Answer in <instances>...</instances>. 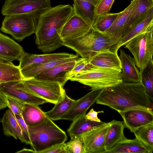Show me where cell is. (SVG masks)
Returning a JSON list of instances; mask_svg holds the SVG:
<instances>
[{
	"instance_id": "6da1fadb",
	"label": "cell",
	"mask_w": 153,
	"mask_h": 153,
	"mask_svg": "<svg viewBox=\"0 0 153 153\" xmlns=\"http://www.w3.org/2000/svg\"><path fill=\"white\" fill-rule=\"evenodd\" d=\"M95 102L118 112L131 109L153 112V100L147 94L141 81L122 82L103 89Z\"/></svg>"
},
{
	"instance_id": "7a4b0ae2",
	"label": "cell",
	"mask_w": 153,
	"mask_h": 153,
	"mask_svg": "<svg viewBox=\"0 0 153 153\" xmlns=\"http://www.w3.org/2000/svg\"><path fill=\"white\" fill-rule=\"evenodd\" d=\"M74 14L71 6L59 5L51 7L41 14L35 33L38 48L44 53H48L63 46L60 36L61 31Z\"/></svg>"
},
{
	"instance_id": "3957f363",
	"label": "cell",
	"mask_w": 153,
	"mask_h": 153,
	"mask_svg": "<svg viewBox=\"0 0 153 153\" xmlns=\"http://www.w3.org/2000/svg\"><path fill=\"white\" fill-rule=\"evenodd\" d=\"M119 39L91 28L78 38L62 41V45L73 50L82 57L89 59L99 52L109 50L117 52Z\"/></svg>"
},
{
	"instance_id": "277c9868",
	"label": "cell",
	"mask_w": 153,
	"mask_h": 153,
	"mask_svg": "<svg viewBox=\"0 0 153 153\" xmlns=\"http://www.w3.org/2000/svg\"><path fill=\"white\" fill-rule=\"evenodd\" d=\"M28 129L29 145L36 153H41L67 140L65 133L47 116L42 123Z\"/></svg>"
},
{
	"instance_id": "5b68a950",
	"label": "cell",
	"mask_w": 153,
	"mask_h": 153,
	"mask_svg": "<svg viewBox=\"0 0 153 153\" xmlns=\"http://www.w3.org/2000/svg\"><path fill=\"white\" fill-rule=\"evenodd\" d=\"M69 80L88 86L91 90L103 89L123 82L121 70L94 66Z\"/></svg>"
},
{
	"instance_id": "8992f818",
	"label": "cell",
	"mask_w": 153,
	"mask_h": 153,
	"mask_svg": "<svg viewBox=\"0 0 153 153\" xmlns=\"http://www.w3.org/2000/svg\"><path fill=\"white\" fill-rule=\"evenodd\" d=\"M42 13L34 12L5 16L0 28L18 41L35 33L36 26Z\"/></svg>"
},
{
	"instance_id": "52a82bcc",
	"label": "cell",
	"mask_w": 153,
	"mask_h": 153,
	"mask_svg": "<svg viewBox=\"0 0 153 153\" xmlns=\"http://www.w3.org/2000/svg\"><path fill=\"white\" fill-rule=\"evenodd\" d=\"M125 45L133 56L141 76L143 69L152 59L153 27L135 36Z\"/></svg>"
},
{
	"instance_id": "ba28073f",
	"label": "cell",
	"mask_w": 153,
	"mask_h": 153,
	"mask_svg": "<svg viewBox=\"0 0 153 153\" xmlns=\"http://www.w3.org/2000/svg\"><path fill=\"white\" fill-rule=\"evenodd\" d=\"M22 82L26 91L54 104L62 98L65 92L63 87L57 82L34 78L23 79Z\"/></svg>"
},
{
	"instance_id": "9c48e42d",
	"label": "cell",
	"mask_w": 153,
	"mask_h": 153,
	"mask_svg": "<svg viewBox=\"0 0 153 153\" xmlns=\"http://www.w3.org/2000/svg\"><path fill=\"white\" fill-rule=\"evenodd\" d=\"M51 7V0H5L1 13L5 16L34 12L42 13Z\"/></svg>"
},
{
	"instance_id": "30bf717a",
	"label": "cell",
	"mask_w": 153,
	"mask_h": 153,
	"mask_svg": "<svg viewBox=\"0 0 153 153\" xmlns=\"http://www.w3.org/2000/svg\"><path fill=\"white\" fill-rule=\"evenodd\" d=\"M111 123H105L80 137L84 144V153H106L105 138Z\"/></svg>"
},
{
	"instance_id": "8fae6325",
	"label": "cell",
	"mask_w": 153,
	"mask_h": 153,
	"mask_svg": "<svg viewBox=\"0 0 153 153\" xmlns=\"http://www.w3.org/2000/svg\"><path fill=\"white\" fill-rule=\"evenodd\" d=\"M0 91L4 95L13 97L25 103L39 105L48 102L46 100L26 91L22 80L1 83Z\"/></svg>"
},
{
	"instance_id": "7c38bea8",
	"label": "cell",
	"mask_w": 153,
	"mask_h": 153,
	"mask_svg": "<svg viewBox=\"0 0 153 153\" xmlns=\"http://www.w3.org/2000/svg\"><path fill=\"white\" fill-rule=\"evenodd\" d=\"M77 57H78L77 55L65 53L35 54L26 53L24 51L18 59L19 62L18 66L21 71L36 65L50 62Z\"/></svg>"
},
{
	"instance_id": "4fadbf2b",
	"label": "cell",
	"mask_w": 153,
	"mask_h": 153,
	"mask_svg": "<svg viewBox=\"0 0 153 153\" xmlns=\"http://www.w3.org/2000/svg\"><path fill=\"white\" fill-rule=\"evenodd\" d=\"M77 59L57 65L41 72L33 78L57 82L63 87L67 81L69 80L70 73L75 66Z\"/></svg>"
},
{
	"instance_id": "5bb4252c",
	"label": "cell",
	"mask_w": 153,
	"mask_h": 153,
	"mask_svg": "<svg viewBox=\"0 0 153 153\" xmlns=\"http://www.w3.org/2000/svg\"><path fill=\"white\" fill-rule=\"evenodd\" d=\"M125 127L131 132L137 128L153 122V112L140 109H131L118 112Z\"/></svg>"
},
{
	"instance_id": "9a60e30c",
	"label": "cell",
	"mask_w": 153,
	"mask_h": 153,
	"mask_svg": "<svg viewBox=\"0 0 153 153\" xmlns=\"http://www.w3.org/2000/svg\"><path fill=\"white\" fill-rule=\"evenodd\" d=\"M91 28L90 25L74 14L63 26L60 36L62 41L76 39L86 34Z\"/></svg>"
},
{
	"instance_id": "2e32d148",
	"label": "cell",
	"mask_w": 153,
	"mask_h": 153,
	"mask_svg": "<svg viewBox=\"0 0 153 153\" xmlns=\"http://www.w3.org/2000/svg\"><path fill=\"white\" fill-rule=\"evenodd\" d=\"M102 90H91L82 97L76 100L71 108L61 119L73 121L79 116L85 115L87 111L96 102Z\"/></svg>"
},
{
	"instance_id": "e0dca14e",
	"label": "cell",
	"mask_w": 153,
	"mask_h": 153,
	"mask_svg": "<svg viewBox=\"0 0 153 153\" xmlns=\"http://www.w3.org/2000/svg\"><path fill=\"white\" fill-rule=\"evenodd\" d=\"M153 27V7L147 12L138 23L128 30L121 37L116 46L118 51L120 48L124 45L135 36Z\"/></svg>"
},
{
	"instance_id": "ac0fdd59",
	"label": "cell",
	"mask_w": 153,
	"mask_h": 153,
	"mask_svg": "<svg viewBox=\"0 0 153 153\" xmlns=\"http://www.w3.org/2000/svg\"><path fill=\"white\" fill-rule=\"evenodd\" d=\"M119 56L121 64L123 82H138L141 81L140 71L137 67L134 58L122 49Z\"/></svg>"
},
{
	"instance_id": "d6986e66",
	"label": "cell",
	"mask_w": 153,
	"mask_h": 153,
	"mask_svg": "<svg viewBox=\"0 0 153 153\" xmlns=\"http://www.w3.org/2000/svg\"><path fill=\"white\" fill-rule=\"evenodd\" d=\"M24 51L21 45L0 32V58L8 62L18 60Z\"/></svg>"
},
{
	"instance_id": "ffe728a7",
	"label": "cell",
	"mask_w": 153,
	"mask_h": 153,
	"mask_svg": "<svg viewBox=\"0 0 153 153\" xmlns=\"http://www.w3.org/2000/svg\"><path fill=\"white\" fill-rule=\"evenodd\" d=\"M88 60L89 64L94 67L121 70L117 53L109 50L100 51Z\"/></svg>"
},
{
	"instance_id": "44dd1931",
	"label": "cell",
	"mask_w": 153,
	"mask_h": 153,
	"mask_svg": "<svg viewBox=\"0 0 153 153\" xmlns=\"http://www.w3.org/2000/svg\"><path fill=\"white\" fill-rule=\"evenodd\" d=\"M137 0H132L129 5L119 14L111 26L105 33L119 39L124 30L136 5Z\"/></svg>"
},
{
	"instance_id": "7402d4cb",
	"label": "cell",
	"mask_w": 153,
	"mask_h": 153,
	"mask_svg": "<svg viewBox=\"0 0 153 153\" xmlns=\"http://www.w3.org/2000/svg\"><path fill=\"white\" fill-rule=\"evenodd\" d=\"M105 123L91 121L87 119L85 115H82L73 121L67 130L68 133L71 138L80 137Z\"/></svg>"
},
{
	"instance_id": "603a6c76",
	"label": "cell",
	"mask_w": 153,
	"mask_h": 153,
	"mask_svg": "<svg viewBox=\"0 0 153 153\" xmlns=\"http://www.w3.org/2000/svg\"><path fill=\"white\" fill-rule=\"evenodd\" d=\"M111 122L105 138L106 153L118 143L127 138L124 133L125 127L123 122L114 120Z\"/></svg>"
},
{
	"instance_id": "cb8c5ba5",
	"label": "cell",
	"mask_w": 153,
	"mask_h": 153,
	"mask_svg": "<svg viewBox=\"0 0 153 153\" xmlns=\"http://www.w3.org/2000/svg\"><path fill=\"white\" fill-rule=\"evenodd\" d=\"M108 153H152L139 140L135 138H126L122 141L107 151Z\"/></svg>"
},
{
	"instance_id": "d4e9b609",
	"label": "cell",
	"mask_w": 153,
	"mask_h": 153,
	"mask_svg": "<svg viewBox=\"0 0 153 153\" xmlns=\"http://www.w3.org/2000/svg\"><path fill=\"white\" fill-rule=\"evenodd\" d=\"M4 134L12 137L22 142L23 136L20 126L14 115L9 110L4 113L1 120Z\"/></svg>"
},
{
	"instance_id": "484cf974",
	"label": "cell",
	"mask_w": 153,
	"mask_h": 153,
	"mask_svg": "<svg viewBox=\"0 0 153 153\" xmlns=\"http://www.w3.org/2000/svg\"><path fill=\"white\" fill-rule=\"evenodd\" d=\"M22 116L28 127H33L42 123L46 117L38 105L25 103Z\"/></svg>"
},
{
	"instance_id": "4316f807",
	"label": "cell",
	"mask_w": 153,
	"mask_h": 153,
	"mask_svg": "<svg viewBox=\"0 0 153 153\" xmlns=\"http://www.w3.org/2000/svg\"><path fill=\"white\" fill-rule=\"evenodd\" d=\"M76 100L70 98L64 93L62 98L55 103L53 108L51 110L45 112L48 117L52 120L61 119L62 117L71 108Z\"/></svg>"
},
{
	"instance_id": "83f0119b",
	"label": "cell",
	"mask_w": 153,
	"mask_h": 153,
	"mask_svg": "<svg viewBox=\"0 0 153 153\" xmlns=\"http://www.w3.org/2000/svg\"><path fill=\"white\" fill-rule=\"evenodd\" d=\"M21 71L19 66L12 62L0 61V83L23 79Z\"/></svg>"
},
{
	"instance_id": "f1b7e54d",
	"label": "cell",
	"mask_w": 153,
	"mask_h": 153,
	"mask_svg": "<svg viewBox=\"0 0 153 153\" xmlns=\"http://www.w3.org/2000/svg\"><path fill=\"white\" fill-rule=\"evenodd\" d=\"M152 7H153V0H137L136 4L124 30L123 35L128 30L139 22Z\"/></svg>"
},
{
	"instance_id": "f546056e",
	"label": "cell",
	"mask_w": 153,
	"mask_h": 153,
	"mask_svg": "<svg viewBox=\"0 0 153 153\" xmlns=\"http://www.w3.org/2000/svg\"><path fill=\"white\" fill-rule=\"evenodd\" d=\"M74 14L79 16L91 27L95 19V6L82 0H73Z\"/></svg>"
},
{
	"instance_id": "4dcf8cb0",
	"label": "cell",
	"mask_w": 153,
	"mask_h": 153,
	"mask_svg": "<svg viewBox=\"0 0 153 153\" xmlns=\"http://www.w3.org/2000/svg\"><path fill=\"white\" fill-rule=\"evenodd\" d=\"M79 58L74 57L61 59L45 64L36 65L21 70L23 79L33 78L41 72L57 65L72 61Z\"/></svg>"
},
{
	"instance_id": "1f68e13d",
	"label": "cell",
	"mask_w": 153,
	"mask_h": 153,
	"mask_svg": "<svg viewBox=\"0 0 153 153\" xmlns=\"http://www.w3.org/2000/svg\"><path fill=\"white\" fill-rule=\"evenodd\" d=\"M133 132L136 138L152 153L153 151V122L137 128Z\"/></svg>"
},
{
	"instance_id": "d6a6232c",
	"label": "cell",
	"mask_w": 153,
	"mask_h": 153,
	"mask_svg": "<svg viewBox=\"0 0 153 153\" xmlns=\"http://www.w3.org/2000/svg\"><path fill=\"white\" fill-rule=\"evenodd\" d=\"M119 13H108L95 17L91 28L105 33L113 24Z\"/></svg>"
},
{
	"instance_id": "836d02e7",
	"label": "cell",
	"mask_w": 153,
	"mask_h": 153,
	"mask_svg": "<svg viewBox=\"0 0 153 153\" xmlns=\"http://www.w3.org/2000/svg\"><path fill=\"white\" fill-rule=\"evenodd\" d=\"M141 81L148 95L153 100V61L151 60L141 74Z\"/></svg>"
},
{
	"instance_id": "e575fe53",
	"label": "cell",
	"mask_w": 153,
	"mask_h": 153,
	"mask_svg": "<svg viewBox=\"0 0 153 153\" xmlns=\"http://www.w3.org/2000/svg\"><path fill=\"white\" fill-rule=\"evenodd\" d=\"M65 153H84V146L80 137L71 138V140L65 143Z\"/></svg>"
},
{
	"instance_id": "d590c367",
	"label": "cell",
	"mask_w": 153,
	"mask_h": 153,
	"mask_svg": "<svg viewBox=\"0 0 153 153\" xmlns=\"http://www.w3.org/2000/svg\"><path fill=\"white\" fill-rule=\"evenodd\" d=\"M93 66L89 64L88 59L82 57L78 58L76 60L75 66L70 73V78L90 69Z\"/></svg>"
},
{
	"instance_id": "8d00e7d4",
	"label": "cell",
	"mask_w": 153,
	"mask_h": 153,
	"mask_svg": "<svg viewBox=\"0 0 153 153\" xmlns=\"http://www.w3.org/2000/svg\"><path fill=\"white\" fill-rule=\"evenodd\" d=\"M5 95L9 109L14 115L22 116V112L25 103L12 96Z\"/></svg>"
},
{
	"instance_id": "74e56055",
	"label": "cell",
	"mask_w": 153,
	"mask_h": 153,
	"mask_svg": "<svg viewBox=\"0 0 153 153\" xmlns=\"http://www.w3.org/2000/svg\"><path fill=\"white\" fill-rule=\"evenodd\" d=\"M114 0H100L95 6V18L100 16L109 13Z\"/></svg>"
},
{
	"instance_id": "f35d334b",
	"label": "cell",
	"mask_w": 153,
	"mask_h": 153,
	"mask_svg": "<svg viewBox=\"0 0 153 153\" xmlns=\"http://www.w3.org/2000/svg\"><path fill=\"white\" fill-rule=\"evenodd\" d=\"M14 115V114H13ZM17 120L21 128L23 136L22 142L27 144H30V140L28 127L22 116L14 115Z\"/></svg>"
},
{
	"instance_id": "ab89813d",
	"label": "cell",
	"mask_w": 153,
	"mask_h": 153,
	"mask_svg": "<svg viewBox=\"0 0 153 153\" xmlns=\"http://www.w3.org/2000/svg\"><path fill=\"white\" fill-rule=\"evenodd\" d=\"M65 143L58 144L45 150L41 153H65Z\"/></svg>"
},
{
	"instance_id": "60d3db41",
	"label": "cell",
	"mask_w": 153,
	"mask_h": 153,
	"mask_svg": "<svg viewBox=\"0 0 153 153\" xmlns=\"http://www.w3.org/2000/svg\"><path fill=\"white\" fill-rule=\"evenodd\" d=\"M104 113L103 111H96L93 108H92L87 114L85 115V116L87 119L91 121L100 122L101 121L97 117L98 114Z\"/></svg>"
},
{
	"instance_id": "b9f144b4",
	"label": "cell",
	"mask_w": 153,
	"mask_h": 153,
	"mask_svg": "<svg viewBox=\"0 0 153 153\" xmlns=\"http://www.w3.org/2000/svg\"><path fill=\"white\" fill-rule=\"evenodd\" d=\"M7 107L5 95L0 91V110Z\"/></svg>"
},
{
	"instance_id": "7bdbcfd3",
	"label": "cell",
	"mask_w": 153,
	"mask_h": 153,
	"mask_svg": "<svg viewBox=\"0 0 153 153\" xmlns=\"http://www.w3.org/2000/svg\"><path fill=\"white\" fill-rule=\"evenodd\" d=\"M16 153H36V152L33 149L23 148L22 149L16 152Z\"/></svg>"
},
{
	"instance_id": "ee69618b",
	"label": "cell",
	"mask_w": 153,
	"mask_h": 153,
	"mask_svg": "<svg viewBox=\"0 0 153 153\" xmlns=\"http://www.w3.org/2000/svg\"><path fill=\"white\" fill-rule=\"evenodd\" d=\"M94 5L95 6L100 0H82Z\"/></svg>"
},
{
	"instance_id": "f6af8a7d",
	"label": "cell",
	"mask_w": 153,
	"mask_h": 153,
	"mask_svg": "<svg viewBox=\"0 0 153 153\" xmlns=\"http://www.w3.org/2000/svg\"><path fill=\"white\" fill-rule=\"evenodd\" d=\"M0 61H7L4 60L0 58ZM8 62V61H7Z\"/></svg>"
},
{
	"instance_id": "bcb514c9",
	"label": "cell",
	"mask_w": 153,
	"mask_h": 153,
	"mask_svg": "<svg viewBox=\"0 0 153 153\" xmlns=\"http://www.w3.org/2000/svg\"><path fill=\"white\" fill-rule=\"evenodd\" d=\"M0 84H1V83H0Z\"/></svg>"
}]
</instances>
